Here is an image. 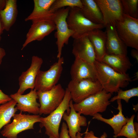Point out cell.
Returning <instances> with one entry per match:
<instances>
[{
  "instance_id": "cell-1",
  "label": "cell",
  "mask_w": 138,
  "mask_h": 138,
  "mask_svg": "<svg viewBox=\"0 0 138 138\" xmlns=\"http://www.w3.org/2000/svg\"><path fill=\"white\" fill-rule=\"evenodd\" d=\"M94 64L97 79L107 93L117 92L120 88L127 87L132 81L128 74L120 73L103 62L96 60Z\"/></svg>"
},
{
  "instance_id": "cell-2",
  "label": "cell",
  "mask_w": 138,
  "mask_h": 138,
  "mask_svg": "<svg viewBox=\"0 0 138 138\" xmlns=\"http://www.w3.org/2000/svg\"><path fill=\"white\" fill-rule=\"evenodd\" d=\"M65 90L64 98L58 107L47 117H41L40 126L41 128H45V133L49 137L59 138V128L63 115L66 111L68 114L70 112L69 103L72 100L71 96L67 88Z\"/></svg>"
},
{
  "instance_id": "cell-3",
  "label": "cell",
  "mask_w": 138,
  "mask_h": 138,
  "mask_svg": "<svg viewBox=\"0 0 138 138\" xmlns=\"http://www.w3.org/2000/svg\"><path fill=\"white\" fill-rule=\"evenodd\" d=\"M66 21L69 28L74 32L72 37L74 39L87 36L94 30L105 27L102 24L93 23L83 15L81 8L70 7Z\"/></svg>"
},
{
  "instance_id": "cell-4",
  "label": "cell",
  "mask_w": 138,
  "mask_h": 138,
  "mask_svg": "<svg viewBox=\"0 0 138 138\" xmlns=\"http://www.w3.org/2000/svg\"><path fill=\"white\" fill-rule=\"evenodd\" d=\"M112 94L104 90L92 95L78 103L73 104L74 109L81 114L93 116L106 110L110 104L109 100Z\"/></svg>"
},
{
  "instance_id": "cell-5",
  "label": "cell",
  "mask_w": 138,
  "mask_h": 138,
  "mask_svg": "<svg viewBox=\"0 0 138 138\" xmlns=\"http://www.w3.org/2000/svg\"><path fill=\"white\" fill-rule=\"evenodd\" d=\"M13 121L3 127L1 132L2 135L6 138H17L18 135L26 130L33 129L34 124L41 122L39 114H23L22 112L15 114Z\"/></svg>"
},
{
  "instance_id": "cell-6",
  "label": "cell",
  "mask_w": 138,
  "mask_h": 138,
  "mask_svg": "<svg viewBox=\"0 0 138 138\" xmlns=\"http://www.w3.org/2000/svg\"><path fill=\"white\" fill-rule=\"evenodd\" d=\"M117 33L127 47L138 50V19L123 14L122 21L115 25Z\"/></svg>"
},
{
  "instance_id": "cell-7",
  "label": "cell",
  "mask_w": 138,
  "mask_h": 138,
  "mask_svg": "<svg viewBox=\"0 0 138 138\" xmlns=\"http://www.w3.org/2000/svg\"><path fill=\"white\" fill-rule=\"evenodd\" d=\"M64 63V58L61 57L48 70H40L36 78L34 89L37 91L44 92L50 90L55 86L61 76Z\"/></svg>"
},
{
  "instance_id": "cell-8",
  "label": "cell",
  "mask_w": 138,
  "mask_h": 138,
  "mask_svg": "<svg viewBox=\"0 0 138 138\" xmlns=\"http://www.w3.org/2000/svg\"><path fill=\"white\" fill-rule=\"evenodd\" d=\"M67 88L70 91L72 99L76 103L80 102L103 89L97 80L94 81L89 79L71 80Z\"/></svg>"
},
{
  "instance_id": "cell-9",
  "label": "cell",
  "mask_w": 138,
  "mask_h": 138,
  "mask_svg": "<svg viewBox=\"0 0 138 138\" xmlns=\"http://www.w3.org/2000/svg\"><path fill=\"white\" fill-rule=\"evenodd\" d=\"M70 8H63L56 11L54 13L53 20L56 26V33L57 48V57L59 59L61 57L62 49L65 44H67L69 38L74 34L73 32L68 27L66 19Z\"/></svg>"
},
{
  "instance_id": "cell-10",
  "label": "cell",
  "mask_w": 138,
  "mask_h": 138,
  "mask_svg": "<svg viewBox=\"0 0 138 138\" xmlns=\"http://www.w3.org/2000/svg\"><path fill=\"white\" fill-rule=\"evenodd\" d=\"M65 92L60 84L47 91H37L40 105L39 114H49L55 110L62 102Z\"/></svg>"
},
{
  "instance_id": "cell-11",
  "label": "cell",
  "mask_w": 138,
  "mask_h": 138,
  "mask_svg": "<svg viewBox=\"0 0 138 138\" xmlns=\"http://www.w3.org/2000/svg\"><path fill=\"white\" fill-rule=\"evenodd\" d=\"M94 0L101 13L105 27L108 25H115L122 20L123 13L121 0Z\"/></svg>"
},
{
  "instance_id": "cell-12",
  "label": "cell",
  "mask_w": 138,
  "mask_h": 138,
  "mask_svg": "<svg viewBox=\"0 0 138 138\" xmlns=\"http://www.w3.org/2000/svg\"><path fill=\"white\" fill-rule=\"evenodd\" d=\"M43 63L41 58L34 55L32 57L30 67L23 72L19 77V88L17 94L22 95L27 89H34L36 78Z\"/></svg>"
},
{
  "instance_id": "cell-13",
  "label": "cell",
  "mask_w": 138,
  "mask_h": 138,
  "mask_svg": "<svg viewBox=\"0 0 138 138\" xmlns=\"http://www.w3.org/2000/svg\"><path fill=\"white\" fill-rule=\"evenodd\" d=\"M56 26L53 20L38 21L32 22L26 35V39L23 44L22 50L29 43L35 40L41 41L54 30Z\"/></svg>"
},
{
  "instance_id": "cell-14",
  "label": "cell",
  "mask_w": 138,
  "mask_h": 138,
  "mask_svg": "<svg viewBox=\"0 0 138 138\" xmlns=\"http://www.w3.org/2000/svg\"><path fill=\"white\" fill-rule=\"evenodd\" d=\"M10 97L17 102L16 107L20 112H27L33 114H39L40 104L37 101L38 98L37 91L34 89L24 95L17 93L11 94Z\"/></svg>"
},
{
  "instance_id": "cell-15",
  "label": "cell",
  "mask_w": 138,
  "mask_h": 138,
  "mask_svg": "<svg viewBox=\"0 0 138 138\" xmlns=\"http://www.w3.org/2000/svg\"><path fill=\"white\" fill-rule=\"evenodd\" d=\"M72 53L75 58L91 63L94 64L96 60L94 48L88 35L74 39Z\"/></svg>"
},
{
  "instance_id": "cell-16",
  "label": "cell",
  "mask_w": 138,
  "mask_h": 138,
  "mask_svg": "<svg viewBox=\"0 0 138 138\" xmlns=\"http://www.w3.org/2000/svg\"><path fill=\"white\" fill-rule=\"evenodd\" d=\"M105 27L107 36L106 54L127 56V47L119 37L115 25H108Z\"/></svg>"
},
{
  "instance_id": "cell-17",
  "label": "cell",
  "mask_w": 138,
  "mask_h": 138,
  "mask_svg": "<svg viewBox=\"0 0 138 138\" xmlns=\"http://www.w3.org/2000/svg\"><path fill=\"white\" fill-rule=\"evenodd\" d=\"M70 74L72 80L85 79L94 81L97 80L94 64L77 58H75L71 66Z\"/></svg>"
},
{
  "instance_id": "cell-18",
  "label": "cell",
  "mask_w": 138,
  "mask_h": 138,
  "mask_svg": "<svg viewBox=\"0 0 138 138\" xmlns=\"http://www.w3.org/2000/svg\"><path fill=\"white\" fill-rule=\"evenodd\" d=\"M73 101L71 100L69 103L70 110L68 114L66 112L64 114L62 118L66 122L68 134L71 138H76L78 132L81 131V126L87 125V119L84 116L76 111L73 106Z\"/></svg>"
},
{
  "instance_id": "cell-19",
  "label": "cell",
  "mask_w": 138,
  "mask_h": 138,
  "mask_svg": "<svg viewBox=\"0 0 138 138\" xmlns=\"http://www.w3.org/2000/svg\"><path fill=\"white\" fill-rule=\"evenodd\" d=\"M55 0H34L33 9L25 19L32 22L44 20H53L54 13L50 11V7Z\"/></svg>"
},
{
  "instance_id": "cell-20",
  "label": "cell",
  "mask_w": 138,
  "mask_h": 138,
  "mask_svg": "<svg viewBox=\"0 0 138 138\" xmlns=\"http://www.w3.org/2000/svg\"><path fill=\"white\" fill-rule=\"evenodd\" d=\"M88 36L94 48L96 60L101 61L106 54L107 36L106 31L101 29H97Z\"/></svg>"
},
{
  "instance_id": "cell-21",
  "label": "cell",
  "mask_w": 138,
  "mask_h": 138,
  "mask_svg": "<svg viewBox=\"0 0 138 138\" xmlns=\"http://www.w3.org/2000/svg\"><path fill=\"white\" fill-rule=\"evenodd\" d=\"M118 107L117 109L119 112L117 114L114 115L112 118L107 119L103 118L99 113H97L93 117V119L103 122L110 125L113 130L114 135L118 134L120 132L123 126L126 124L129 118L125 117L122 113L121 100H117Z\"/></svg>"
},
{
  "instance_id": "cell-22",
  "label": "cell",
  "mask_w": 138,
  "mask_h": 138,
  "mask_svg": "<svg viewBox=\"0 0 138 138\" xmlns=\"http://www.w3.org/2000/svg\"><path fill=\"white\" fill-rule=\"evenodd\" d=\"M101 61L121 74L126 73L132 65L127 55L106 54Z\"/></svg>"
},
{
  "instance_id": "cell-23",
  "label": "cell",
  "mask_w": 138,
  "mask_h": 138,
  "mask_svg": "<svg viewBox=\"0 0 138 138\" xmlns=\"http://www.w3.org/2000/svg\"><path fill=\"white\" fill-rule=\"evenodd\" d=\"M16 0H6L5 7L0 12V17L4 30L8 31L16 19L18 9Z\"/></svg>"
},
{
  "instance_id": "cell-24",
  "label": "cell",
  "mask_w": 138,
  "mask_h": 138,
  "mask_svg": "<svg viewBox=\"0 0 138 138\" xmlns=\"http://www.w3.org/2000/svg\"><path fill=\"white\" fill-rule=\"evenodd\" d=\"M81 1L83 7L81 10L84 16L93 23L103 25L101 13L95 0H82Z\"/></svg>"
},
{
  "instance_id": "cell-25",
  "label": "cell",
  "mask_w": 138,
  "mask_h": 138,
  "mask_svg": "<svg viewBox=\"0 0 138 138\" xmlns=\"http://www.w3.org/2000/svg\"><path fill=\"white\" fill-rule=\"evenodd\" d=\"M17 102L12 99L0 105V131L4 126L10 123L11 119L18 110L16 107Z\"/></svg>"
},
{
  "instance_id": "cell-26",
  "label": "cell",
  "mask_w": 138,
  "mask_h": 138,
  "mask_svg": "<svg viewBox=\"0 0 138 138\" xmlns=\"http://www.w3.org/2000/svg\"><path fill=\"white\" fill-rule=\"evenodd\" d=\"M134 114L131 116L125 124L122 127L119 133L117 135L113 136L116 138L120 136H124L127 138H138V133L136 131L134 125Z\"/></svg>"
},
{
  "instance_id": "cell-27",
  "label": "cell",
  "mask_w": 138,
  "mask_h": 138,
  "mask_svg": "<svg viewBox=\"0 0 138 138\" xmlns=\"http://www.w3.org/2000/svg\"><path fill=\"white\" fill-rule=\"evenodd\" d=\"M65 7H76L81 9L83 5L80 0H55L50 10L51 12L54 13L59 9Z\"/></svg>"
},
{
  "instance_id": "cell-28",
  "label": "cell",
  "mask_w": 138,
  "mask_h": 138,
  "mask_svg": "<svg viewBox=\"0 0 138 138\" xmlns=\"http://www.w3.org/2000/svg\"><path fill=\"white\" fill-rule=\"evenodd\" d=\"M123 14L138 19V0H121Z\"/></svg>"
},
{
  "instance_id": "cell-29",
  "label": "cell",
  "mask_w": 138,
  "mask_h": 138,
  "mask_svg": "<svg viewBox=\"0 0 138 138\" xmlns=\"http://www.w3.org/2000/svg\"><path fill=\"white\" fill-rule=\"evenodd\" d=\"M117 93V95L110 99V102H113L118 99H123L126 103H128L131 98L138 96V87H134L124 91L120 89Z\"/></svg>"
},
{
  "instance_id": "cell-30",
  "label": "cell",
  "mask_w": 138,
  "mask_h": 138,
  "mask_svg": "<svg viewBox=\"0 0 138 138\" xmlns=\"http://www.w3.org/2000/svg\"><path fill=\"white\" fill-rule=\"evenodd\" d=\"M59 138H71L68 132V127L66 123L63 122L62 123L61 131L59 134Z\"/></svg>"
},
{
  "instance_id": "cell-31",
  "label": "cell",
  "mask_w": 138,
  "mask_h": 138,
  "mask_svg": "<svg viewBox=\"0 0 138 138\" xmlns=\"http://www.w3.org/2000/svg\"><path fill=\"white\" fill-rule=\"evenodd\" d=\"M88 128L86 131L84 133L85 135L83 138H107V133L104 132L103 134L101 135L100 137H99L95 136L94 133L92 131L88 132Z\"/></svg>"
},
{
  "instance_id": "cell-32",
  "label": "cell",
  "mask_w": 138,
  "mask_h": 138,
  "mask_svg": "<svg viewBox=\"0 0 138 138\" xmlns=\"http://www.w3.org/2000/svg\"><path fill=\"white\" fill-rule=\"evenodd\" d=\"M10 96L4 93L0 89V105L12 99Z\"/></svg>"
},
{
  "instance_id": "cell-33",
  "label": "cell",
  "mask_w": 138,
  "mask_h": 138,
  "mask_svg": "<svg viewBox=\"0 0 138 138\" xmlns=\"http://www.w3.org/2000/svg\"><path fill=\"white\" fill-rule=\"evenodd\" d=\"M131 56L138 62V50L135 49L132 50L131 52Z\"/></svg>"
},
{
  "instance_id": "cell-34",
  "label": "cell",
  "mask_w": 138,
  "mask_h": 138,
  "mask_svg": "<svg viewBox=\"0 0 138 138\" xmlns=\"http://www.w3.org/2000/svg\"><path fill=\"white\" fill-rule=\"evenodd\" d=\"M6 55V52L5 50L0 47V65L2 63V59Z\"/></svg>"
},
{
  "instance_id": "cell-35",
  "label": "cell",
  "mask_w": 138,
  "mask_h": 138,
  "mask_svg": "<svg viewBox=\"0 0 138 138\" xmlns=\"http://www.w3.org/2000/svg\"><path fill=\"white\" fill-rule=\"evenodd\" d=\"M6 4V0H0V12L5 8Z\"/></svg>"
},
{
  "instance_id": "cell-36",
  "label": "cell",
  "mask_w": 138,
  "mask_h": 138,
  "mask_svg": "<svg viewBox=\"0 0 138 138\" xmlns=\"http://www.w3.org/2000/svg\"><path fill=\"white\" fill-rule=\"evenodd\" d=\"M4 30L3 26L0 17V41L1 39V35Z\"/></svg>"
},
{
  "instance_id": "cell-37",
  "label": "cell",
  "mask_w": 138,
  "mask_h": 138,
  "mask_svg": "<svg viewBox=\"0 0 138 138\" xmlns=\"http://www.w3.org/2000/svg\"><path fill=\"white\" fill-rule=\"evenodd\" d=\"M134 124L135 129L136 132L138 133V124L136 122L134 123Z\"/></svg>"
},
{
  "instance_id": "cell-38",
  "label": "cell",
  "mask_w": 138,
  "mask_h": 138,
  "mask_svg": "<svg viewBox=\"0 0 138 138\" xmlns=\"http://www.w3.org/2000/svg\"><path fill=\"white\" fill-rule=\"evenodd\" d=\"M83 134L80 132H78L76 135V138H82V136Z\"/></svg>"
},
{
  "instance_id": "cell-39",
  "label": "cell",
  "mask_w": 138,
  "mask_h": 138,
  "mask_svg": "<svg viewBox=\"0 0 138 138\" xmlns=\"http://www.w3.org/2000/svg\"><path fill=\"white\" fill-rule=\"evenodd\" d=\"M135 78L134 79V80H137L138 79V72H137L135 73Z\"/></svg>"
},
{
  "instance_id": "cell-40",
  "label": "cell",
  "mask_w": 138,
  "mask_h": 138,
  "mask_svg": "<svg viewBox=\"0 0 138 138\" xmlns=\"http://www.w3.org/2000/svg\"><path fill=\"white\" fill-rule=\"evenodd\" d=\"M49 138H52L51 137H49Z\"/></svg>"
}]
</instances>
